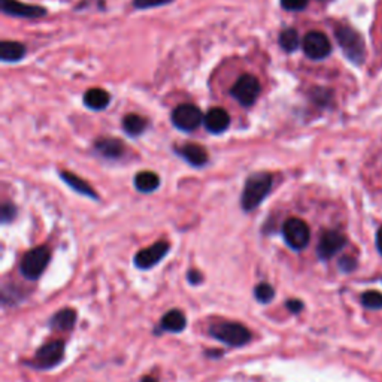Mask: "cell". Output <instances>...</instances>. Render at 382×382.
Instances as JSON below:
<instances>
[{
	"mask_svg": "<svg viewBox=\"0 0 382 382\" xmlns=\"http://www.w3.org/2000/svg\"><path fill=\"white\" fill-rule=\"evenodd\" d=\"M272 175L268 172H255L246 178L241 206L245 212H253L262 205V202L268 198V194L272 190Z\"/></svg>",
	"mask_w": 382,
	"mask_h": 382,
	"instance_id": "1",
	"label": "cell"
},
{
	"mask_svg": "<svg viewBox=\"0 0 382 382\" xmlns=\"http://www.w3.org/2000/svg\"><path fill=\"white\" fill-rule=\"evenodd\" d=\"M209 335L227 346H232V348L244 346L250 343L253 339V333L248 330V327L235 321H221L212 324L209 327Z\"/></svg>",
	"mask_w": 382,
	"mask_h": 382,
	"instance_id": "2",
	"label": "cell"
},
{
	"mask_svg": "<svg viewBox=\"0 0 382 382\" xmlns=\"http://www.w3.org/2000/svg\"><path fill=\"white\" fill-rule=\"evenodd\" d=\"M66 343L61 339L51 341L34 352L33 359L25 360L24 364L36 370H51L60 366L61 361L65 360Z\"/></svg>",
	"mask_w": 382,
	"mask_h": 382,
	"instance_id": "3",
	"label": "cell"
},
{
	"mask_svg": "<svg viewBox=\"0 0 382 382\" xmlns=\"http://www.w3.org/2000/svg\"><path fill=\"white\" fill-rule=\"evenodd\" d=\"M51 262V251L47 245L32 248L21 259L20 272L25 279L38 281L42 273L45 272L48 263Z\"/></svg>",
	"mask_w": 382,
	"mask_h": 382,
	"instance_id": "4",
	"label": "cell"
},
{
	"mask_svg": "<svg viewBox=\"0 0 382 382\" xmlns=\"http://www.w3.org/2000/svg\"><path fill=\"white\" fill-rule=\"evenodd\" d=\"M335 34L337 43H339L348 60L355 65L363 63L364 57H366V47H364V41L360 33L348 28V25H341V28L336 29Z\"/></svg>",
	"mask_w": 382,
	"mask_h": 382,
	"instance_id": "5",
	"label": "cell"
},
{
	"mask_svg": "<svg viewBox=\"0 0 382 382\" xmlns=\"http://www.w3.org/2000/svg\"><path fill=\"white\" fill-rule=\"evenodd\" d=\"M282 236L291 250L301 251L309 245L310 229L304 220L288 218L282 226Z\"/></svg>",
	"mask_w": 382,
	"mask_h": 382,
	"instance_id": "6",
	"label": "cell"
},
{
	"mask_svg": "<svg viewBox=\"0 0 382 382\" xmlns=\"http://www.w3.org/2000/svg\"><path fill=\"white\" fill-rule=\"evenodd\" d=\"M260 92H262V87L259 79H257L254 75L245 74L242 76H239V79L232 87V90H230V94H232L242 106H246L248 108V106H253L255 103Z\"/></svg>",
	"mask_w": 382,
	"mask_h": 382,
	"instance_id": "7",
	"label": "cell"
},
{
	"mask_svg": "<svg viewBox=\"0 0 382 382\" xmlns=\"http://www.w3.org/2000/svg\"><path fill=\"white\" fill-rule=\"evenodd\" d=\"M203 114L196 105L182 103L176 106L172 112V123L176 129L182 131L196 130L203 123Z\"/></svg>",
	"mask_w": 382,
	"mask_h": 382,
	"instance_id": "8",
	"label": "cell"
},
{
	"mask_svg": "<svg viewBox=\"0 0 382 382\" xmlns=\"http://www.w3.org/2000/svg\"><path fill=\"white\" fill-rule=\"evenodd\" d=\"M346 242H348V239L343 233L337 232V230H326L317 245L318 259L323 262L333 259L336 254H339L343 250Z\"/></svg>",
	"mask_w": 382,
	"mask_h": 382,
	"instance_id": "9",
	"label": "cell"
},
{
	"mask_svg": "<svg viewBox=\"0 0 382 382\" xmlns=\"http://www.w3.org/2000/svg\"><path fill=\"white\" fill-rule=\"evenodd\" d=\"M169 251H171V244L166 241H160L138 251L135 259H133V263H135L136 268L140 270H149L162 262L169 254Z\"/></svg>",
	"mask_w": 382,
	"mask_h": 382,
	"instance_id": "10",
	"label": "cell"
},
{
	"mask_svg": "<svg viewBox=\"0 0 382 382\" xmlns=\"http://www.w3.org/2000/svg\"><path fill=\"white\" fill-rule=\"evenodd\" d=\"M301 45L310 60H323L332 52V43L323 32H309Z\"/></svg>",
	"mask_w": 382,
	"mask_h": 382,
	"instance_id": "11",
	"label": "cell"
},
{
	"mask_svg": "<svg viewBox=\"0 0 382 382\" xmlns=\"http://www.w3.org/2000/svg\"><path fill=\"white\" fill-rule=\"evenodd\" d=\"M0 8H2L3 14L21 17V19H39L47 14L45 8L21 3L19 0H0Z\"/></svg>",
	"mask_w": 382,
	"mask_h": 382,
	"instance_id": "12",
	"label": "cell"
},
{
	"mask_svg": "<svg viewBox=\"0 0 382 382\" xmlns=\"http://www.w3.org/2000/svg\"><path fill=\"white\" fill-rule=\"evenodd\" d=\"M176 154L182 157L187 163L191 165L193 167H203L206 166L209 162L208 151L199 144H185L182 147L175 148Z\"/></svg>",
	"mask_w": 382,
	"mask_h": 382,
	"instance_id": "13",
	"label": "cell"
},
{
	"mask_svg": "<svg viewBox=\"0 0 382 382\" xmlns=\"http://www.w3.org/2000/svg\"><path fill=\"white\" fill-rule=\"evenodd\" d=\"M203 124H205L208 131L214 133V135H220V133H223L229 129L230 115L223 108H212L205 114Z\"/></svg>",
	"mask_w": 382,
	"mask_h": 382,
	"instance_id": "14",
	"label": "cell"
},
{
	"mask_svg": "<svg viewBox=\"0 0 382 382\" xmlns=\"http://www.w3.org/2000/svg\"><path fill=\"white\" fill-rule=\"evenodd\" d=\"M94 149L105 158L118 160L126 153V145H124V142L120 139L102 138L94 142Z\"/></svg>",
	"mask_w": 382,
	"mask_h": 382,
	"instance_id": "15",
	"label": "cell"
},
{
	"mask_svg": "<svg viewBox=\"0 0 382 382\" xmlns=\"http://www.w3.org/2000/svg\"><path fill=\"white\" fill-rule=\"evenodd\" d=\"M59 175H60L61 180H63L70 187V189L76 191L78 194H81V196L90 198L93 200L100 199L99 194H97V191L85 180H83V178H79L78 175H75L72 172H67V171H60Z\"/></svg>",
	"mask_w": 382,
	"mask_h": 382,
	"instance_id": "16",
	"label": "cell"
},
{
	"mask_svg": "<svg viewBox=\"0 0 382 382\" xmlns=\"http://www.w3.org/2000/svg\"><path fill=\"white\" fill-rule=\"evenodd\" d=\"M76 319H78L76 310L65 308L57 310V312L51 317L48 326L51 327V330L54 332H70L74 330Z\"/></svg>",
	"mask_w": 382,
	"mask_h": 382,
	"instance_id": "17",
	"label": "cell"
},
{
	"mask_svg": "<svg viewBox=\"0 0 382 382\" xmlns=\"http://www.w3.org/2000/svg\"><path fill=\"white\" fill-rule=\"evenodd\" d=\"M187 327L185 314L180 309H172L166 312L160 321V328L167 333H181Z\"/></svg>",
	"mask_w": 382,
	"mask_h": 382,
	"instance_id": "18",
	"label": "cell"
},
{
	"mask_svg": "<svg viewBox=\"0 0 382 382\" xmlns=\"http://www.w3.org/2000/svg\"><path fill=\"white\" fill-rule=\"evenodd\" d=\"M111 102V96L103 88H92L84 94V103L93 111H102Z\"/></svg>",
	"mask_w": 382,
	"mask_h": 382,
	"instance_id": "19",
	"label": "cell"
},
{
	"mask_svg": "<svg viewBox=\"0 0 382 382\" xmlns=\"http://www.w3.org/2000/svg\"><path fill=\"white\" fill-rule=\"evenodd\" d=\"M160 187V176L156 172L151 171H142L138 172L135 176V189L139 193H154Z\"/></svg>",
	"mask_w": 382,
	"mask_h": 382,
	"instance_id": "20",
	"label": "cell"
},
{
	"mask_svg": "<svg viewBox=\"0 0 382 382\" xmlns=\"http://www.w3.org/2000/svg\"><path fill=\"white\" fill-rule=\"evenodd\" d=\"M25 56V47L20 42L3 41L0 43V59L6 63L11 61H20Z\"/></svg>",
	"mask_w": 382,
	"mask_h": 382,
	"instance_id": "21",
	"label": "cell"
},
{
	"mask_svg": "<svg viewBox=\"0 0 382 382\" xmlns=\"http://www.w3.org/2000/svg\"><path fill=\"white\" fill-rule=\"evenodd\" d=\"M147 127H148V121L144 117H140V115H136V114H129L123 120L124 131H126L129 136H133V138L140 136L142 133L147 130Z\"/></svg>",
	"mask_w": 382,
	"mask_h": 382,
	"instance_id": "22",
	"label": "cell"
},
{
	"mask_svg": "<svg viewBox=\"0 0 382 382\" xmlns=\"http://www.w3.org/2000/svg\"><path fill=\"white\" fill-rule=\"evenodd\" d=\"M279 45L284 51L295 52L300 45L299 33L295 29H286L279 36Z\"/></svg>",
	"mask_w": 382,
	"mask_h": 382,
	"instance_id": "23",
	"label": "cell"
},
{
	"mask_svg": "<svg viewBox=\"0 0 382 382\" xmlns=\"http://www.w3.org/2000/svg\"><path fill=\"white\" fill-rule=\"evenodd\" d=\"M360 301L366 309H370V310L382 309V293L376 290L364 291L360 297Z\"/></svg>",
	"mask_w": 382,
	"mask_h": 382,
	"instance_id": "24",
	"label": "cell"
},
{
	"mask_svg": "<svg viewBox=\"0 0 382 382\" xmlns=\"http://www.w3.org/2000/svg\"><path fill=\"white\" fill-rule=\"evenodd\" d=\"M254 297L257 301H260L262 305H268L275 297V290L268 282H262L254 288Z\"/></svg>",
	"mask_w": 382,
	"mask_h": 382,
	"instance_id": "25",
	"label": "cell"
},
{
	"mask_svg": "<svg viewBox=\"0 0 382 382\" xmlns=\"http://www.w3.org/2000/svg\"><path fill=\"white\" fill-rule=\"evenodd\" d=\"M17 215H19V208L12 202H5L2 208H0V220H2L3 224L12 223Z\"/></svg>",
	"mask_w": 382,
	"mask_h": 382,
	"instance_id": "26",
	"label": "cell"
},
{
	"mask_svg": "<svg viewBox=\"0 0 382 382\" xmlns=\"http://www.w3.org/2000/svg\"><path fill=\"white\" fill-rule=\"evenodd\" d=\"M337 266H339V270L341 272L351 273V272H354L355 269H357L359 263H357V260L354 259V257L343 255V257H341V260H339V263H337Z\"/></svg>",
	"mask_w": 382,
	"mask_h": 382,
	"instance_id": "27",
	"label": "cell"
},
{
	"mask_svg": "<svg viewBox=\"0 0 382 382\" xmlns=\"http://www.w3.org/2000/svg\"><path fill=\"white\" fill-rule=\"evenodd\" d=\"M173 2V0H135L133 5L138 10H149V8H157V6H163Z\"/></svg>",
	"mask_w": 382,
	"mask_h": 382,
	"instance_id": "28",
	"label": "cell"
},
{
	"mask_svg": "<svg viewBox=\"0 0 382 382\" xmlns=\"http://www.w3.org/2000/svg\"><path fill=\"white\" fill-rule=\"evenodd\" d=\"M281 6L287 11H301L308 6V0H281Z\"/></svg>",
	"mask_w": 382,
	"mask_h": 382,
	"instance_id": "29",
	"label": "cell"
},
{
	"mask_svg": "<svg viewBox=\"0 0 382 382\" xmlns=\"http://www.w3.org/2000/svg\"><path fill=\"white\" fill-rule=\"evenodd\" d=\"M286 308L290 310L291 314H299L304 310L305 305H304V301L299 300V299H290L286 301Z\"/></svg>",
	"mask_w": 382,
	"mask_h": 382,
	"instance_id": "30",
	"label": "cell"
},
{
	"mask_svg": "<svg viewBox=\"0 0 382 382\" xmlns=\"http://www.w3.org/2000/svg\"><path fill=\"white\" fill-rule=\"evenodd\" d=\"M187 279H189L191 286H199V284L203 282V273L196 269H190L189 273H187Z\"/></svg>",
	"mask_w": 382,
	"mask_h": 382,
	"instance_id": "31",
	"label": "cell"
},
{
	"mask_svg": "<svg viewBox=\"0 0 382 382\" xmlns=\"http://www.w3.org/2000/svg\"><path fill=\"white\" fill-rule=\"evenodd\" d=\"M376 248H378L379 254L382 255V227L378 230V233H376Z\"/></svg>",
	"mask_w": 382,
	"mask_h": 382,
	"instance_id": "32",
	"label": "cell"
},
{
	"mask_svg": "<svg viewBox=\"0 0 382 382\" xmlns=\"http://www.w3.org/2000/svg\"><path fill=\"white\" fill-rule=\"evenodd\" d=\"M140 382H158L156 378H153V376H144L140 379Z\"/></svg>",
	"mask_w": 382,
	"mask_h": 382,
	"instance_id": "33",
	"label": "cell"
},
{
	"mask_svg": "<svg viewBox=\"0 0 382 382\" xmlns=\"http://www.w3.org/2000/svg\"><path fill=\"white\" fill-rule=\"evenodd\" d=\"M212 354H208L209 357H220V355H223V351H211Z\"/></svg>",
	"mask_w": 382,
	"mask_h": 382,
	"instance_id": "34",
	"label": "cell"
}]
</instances>
